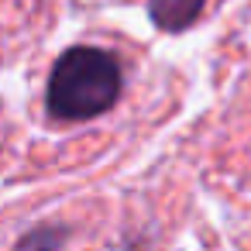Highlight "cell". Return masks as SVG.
<instances>
[{"mask_svg": "<svg viewBox=\"0 0 251 251\" xmlns=\"http://www.w3.org/2000/svg\"><path fill=\"white\" fill-rule=\"evenodd\" d=\"M200 7H203V0H148L151 21L165 31H182L186 25H193Z\"/></svg>", "mask_w": 251, "mask_h": 251, "instance_id": "7a4b0ae2", "label": "cell"}, {"mask_svg": "<svg viewBox=\"0 0 251 251\" xmlns=\"http://www.w3.org/2000/svg\"><path fill=\"white\" fill-rule=\"evenodd\" d=\"M121 66L103 49H69L49 79V110L59 121H86L114 107Z\"/></svg>", "mask_w": 251, "mask_h": 251, "instance_id": "6da1fadb", "label": "cell"}]
</instances>
